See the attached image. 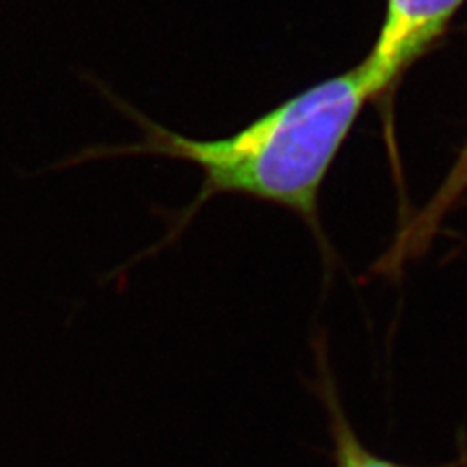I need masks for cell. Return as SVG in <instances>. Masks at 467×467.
Returning <instances> with one entry per match:
<instances>
[{
	"label": "cell",
	"instance_id": "3",
	"mask_svg": "<svg viewBox=\"0 0 467 467\" xmlns=\"http://www.w3.org/2000/svg\"><path fill=\"white\" fill-rule=\"evenodd\" d=\"M467 195V139L458 152L456 162L451 164L450 171L442 183L438 185L434 195L427 201L417 214H413L398 232L396 240L389 244L386 254L378 259L374 271L379 275H398L403 271L411 259L425 254L432 240L436 238L446 216L454 211L460 201Z\"/></svg>",
	"mask_w": 467,
	"mask_h": 467
},
{
	"label": "cell",
	"instance_id": "4",
	"mask_svg": "<svg viewBox=\"0 0 467 467\" xmlns=\"http://www.w3.org/2000/svg\"><path fill=\"white\" fill-rule=\"evenodd\" d=\"M317 358L321 367L317 393L327 413V425L333 442V467H467V450H463L460 458L441 465H409L376 454L374 450L362 442L355 427L350 425L341 405L337 386H335L331 372L326 367V360L321 355H317Z\"/></svg>",
	"mask_w": 467,
	"mask_h": 467
},
{
	"label": "cell",
	"instance_id": "1",
	"mask_svg": "<svg viewBox=\"0 0 467 467\" xmlns=\"http://www.w3.org/2000/svg\"><path fill=\"white\" fill-rule=\"evenodd\" d=\"M109 98L137 123L142 140L88 146L58 162L55 170L104 158L158 156L183 160L202 171L199 193L187 207L156 209L166 223L164 238L109 275V279H121L139 261L158 255L178 242L204 204L221 195L250 197L295 213L310 226L317 242L326 245L319 223V192L374 94L357 65L285 99L234 135L209 140L183 137L149 119L117 96Z\"/></svg>",
	"mask_w": 467,
	"mask_h": 467
},
{
	"label": "cell",
	"instance_id": "2",
	"mask_svg": "<svg viewBox=\"0 0 467 467\" xmlns=\"http://www.w3.org/2000/svg\"><path fill=\"white\" fill-rule=\"evenodd\" d=\"M463 3L465 0H386L378 37L358 65L374 99L391 90L403 72L441 41Z\"/></svg>",
	"mask_w": 467,
	"mask_h": 467
}]
</instances>
